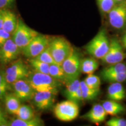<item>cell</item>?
Returning <instances> with one entry per match:
<instances>
[{
  "instance_id": "obj_36",
  "label": "cell",
  "mask_w": 126,
  "mask_h": 126,
  "mask_svg": "<svg viewBox=\"0 0 126 126\" xmlns=\"http://www.w3.org/2000/svg\"><path fill=\"white\" fill-rule=\"evenodd\" d=\"M9 122L4 116V113L0 110V126H9Z\"/></svg>"
},
{
  "instance_id": "obj_14",
  "label": "cell",
  "mask_w": 126,
  "mask_h": 126,
  "mask_svg": "<svg viewBox=\"0 0 126 126\" xmlns=\"http://www.w3.org/2000/svg\"><path fill=\"white\" fill-rule=\"evenodd\" d=\"M107 113L104 109L102 105L100 104H96L90 110L82 116L83 119L88 120L93 123L98 124L104 122L106 119Z\"/></svg>"
},
{
  "instance_id": "obj_8",
  "label": "cell",
  "mask_w": 126,
  "mask_h": 126,
  "mask_svg": "<svg viewBox=\"0 0 126 126\" xmlns=\"http://www.w3.org/2000/svg\"><path fill=\"white\" fill-rule=\"evenodd\" d=\"M29 74L28 68L20 60L12 63L5 71L6 80L9 84H12L18 80L28 78Z\"/></svg>"
},
{
  "instance_id": "obj_31",
  "label": "cell",
  "mask_w": 126,
  "mask_h": 126,
  "mask_svg": "<svg viewBox=\"0 0 126 126\" xmlns=\"http://www.w3.org/2000/svg\"><path fill=\"white\" fill-rule=\"evenodd\" d=\"M9 83L7 82L5 78V72L0 70V99H4L8 89Z\"/></svg>"
},
{
  "instance_id": "obj_5",
  "label": "cell",
  "mask_w": 126,
  "mask_h": 126,
  "mask_svg": "<svg viewBox=\"0 0 126 126\" xmlns=\"http://www.w3.org/2000/svg\"><path fill=\"white\" fill-rule=\"evenodd\" d=\"M79 112L78 103L68 100L57 103L54 108L56 117L62 122H71L78 117Z\"/></svg>"
},
{
  "instance_id": "obj_23",
  "label": "cell",
  "mask_w": 126,
  "mask_h": 126,
  "mask_svg": "<svg viewBox=\"0 0 126 126\" xmlns=\"http://www.w3.org/2000/svg\"><path fill=\"white\" fill-rule=\"evenodd\" d=\"M15 115L19 119L22 120H29L35 117L33 109L31 106L26 105H20Z\"/></svg>"
},
{
  "instance_id": "obj_6",
  "label": "cell",
  "mask_w": 126,
  "mask_h": 126,
  "mask_svg": "<svg viewBox=\"0 0 126 126\" xmlns=\"http://www.w3.org/2000/svg\"><path fill=\"white\" fill-rule=\"evenodd\" d=\"M39 33L31 29L24 23L22 20H18L16 28L12 34V39L20 50L23 49Z\"/></svg>"
},
{
  "instance_id": "obj_35",
  "label": "cell",
  "mask_w": 126,
  "mask_h": 126,
  "mask_svg": "<svg viewBox=\"0 0 126 126\" xmlns=\"http://www.w3.org/2000/svg\"><path fill=\"white\" fill-rule=\"evenodd\" d=\"M15 0H0V9H8L11 7Z\"/></svg>"
},
{
  "instance_id": "obj_9",
  "label": "cell",
  "mask_w": 126,
  "mask_h": 126,
  "mask_svg": "<svg viewBox=\"0 0 126 126\" xmlns=\"http://www.w3.org/2000/svg\"><path fill=\"white\" fill-rule=\"evenodd\" d=\"M124 57L125 54L122 45L117 39H113L110 42L108 52L101 60L106 64L111 65L122 62Z\"/></svg>"
},
{
  "instance_id": "obj_12",
  "label": "cell",
  "mask_w": 126,
  "mask_h": 126,
  "mask_svg": "<svg viewBox=\"0 0 126 126\" xmlns=\"http://www.w3.org/2000/svg\"><path fill=\"white\" fill-rule=\"evenodd\" d=\"M14 93L20 101L26 102L33 97L35 91L31 86L27 79H20L12 83Z\"/></svg>"
},
{
  "instance_id": "obj_13",
  "label": "cell",
  "mask_w": 126,
  "mask_h": 126,
  "mask_svg": "<svg viewBox=\"0 0 126 126\" xmlns=\"http://www.w3.org/2000/svg\"><path fill=\"white\" fill-rule=\"evenodd\" d=\"M57 94L49 91L35 92L33 101L35 106L40 110H47L54 105Z\"/></svg>"
},
{
  "instance_id": "obj_26",
  "label": "cell",
  "mask_w": 126,
  "mask_h": 126,
  "mask_svg": "<svg viewBox=\"0 0 126 126\" xmlns=\"http://www.w3.org/2000/svg\"><path fill=\"white\" fill-rule=\"evenodd\" d=\"M80 82L81 81H79V79L77 78L66 82L67 84H66V88L64 91V94L67 98L79 89Z\"/></svg>"
},
{
  "instance_id": "obj_10",
  "label": "cell",
  "mask_w": 126,
  "mask_h": 126,
  "mask_svg": "<svg viewBox=\"0 0 126 126\" xmlns=\"http://www.w3.org/2000/svg\"><path fill=\"white\" fill-rule=\"evenodd\" d=\"M110 25L115 29H122L126 22V4L120 2L115 5L109 12Z\"/></svg>"
},
{
  "instance_id": "obj_20",
  "label": "cell",
  "mask_w": 126,
  "mask_h": 126,
  "mask_svg": "<svg viewBox=\"0 0 126 126\" xmlns=\"http://www.w3.org/2000/svg\"><path fill=\"white\" fill-rule=\"evenodd\" d=\"M99 63L94 58H86L81 60V72L86 74H91L98 68Z\"/></svg>"
},
{
  "instance_id": "obj_25",
  "label": "cell",
  "mask_w": 126,
  "mask_h": 126,
  "mask_svg": "<svg viewBox=\"0 0 126 126\" xmlns=\"http://www.w3.org/2000/svg\"><path fill=\"white\" fill-rule=\"evenodd\" d=\"M116 73H126V65L125 64L122 62L111 64L102 71L101 75Z\"/></svg>"
},
{
  "instance_id": "obj_28",
  "label": "cell",
  "mask_w": 126,
  "mask_h": 126,
  "mask_svg": "<svg viewBox=\"0 0 126 126\" xmlns=\"http://www.w3.org/2000/svg\"><path fill=\"white\" fill-rule=\"evenodd\" d=\"M102 78L106 81L109 82H120L126 80V73H116L102 75Z\"/></svg>"
},
{
  "instance_id": "obj_7",
  "label": "cell",
  "mask_w": 126,
  "mask_h": 126,
  "mask_svg": "<svg viewBox=\"0 0 126 126\" xmlns=\"http://www.w3.org/2000/svg\"><path fill=\"white\" fill-rule=\"evenodd\" d=\"M50 41V39L48 36L38 34L21 51L27 58H35L48 46Z\"/></svg>"
},
{
  "instance_id": "obj_30",
  "label": "cell",
  "mask_w": 126,
  "mask_h": 126,
  "mask_svg": "<svg viewBox=\"0 0 126 126\" xmlns=\"http://www.w3.org/2000/svg\"><path fill=\"white\" fill-rule=\"evenodd\" d=\"M85 82L88 86L94 89H100V79L99 77L92 74H88L87 77L85 79Z\"/></svg>"
},
{
  "instance_id": "obj_3",
  "label": "cell",
  "mask_w": 126,
  "mask_h": 126,
  "mask_svg": "<svg viewBox=\"0 0 126 126\" xmlns=\"http://www.w3.org/2000/svg\"><path fill=\"white\" fill-rule=\"evenodd\" d=\"M48 47L55 61L61 65L72 48L70 42L63 37H56L50 40Z\"/></svg>"
},
{
  "instance_id": "obj_39",
  "label": "cell",
  "mask_w": 126,
  "mask_h": 126,
  "mask_svg": "<svg viewBox=\"0 0 126 126\" xmlns=\"http://www.w3.org/2000/svg\"><path fill=\"white\" fill-rule=\"evenodd\" d=\"M115 1H116V3H120L123 2L124 0H115Z\"/></svg>"
},
{
  "instance_id": "obj_22",
  "label": "cell",
  "mask_w": 126,
  "mask_h": 126,
  "mask_svg": "<svg viewBox=\"0 0 126 126\" xmlns=\"http://www.w3.org/2000/svg\"><path fill=\"white\" fill-rule=\"evenodd\" d=\"M49 75L60 82H67V77L62 66L59 64H51L49 67Z\"/></svg>"
},
{
  "instance_id": "obj_37",
  "label": "cell",
  "mask_w": 126,
  "mask_h": 126,
  "mask_svg": "<svg viewBox=\"0 0 126 126\" xmlns=\"http://www.w3.org/2000/svg\"><path fill=\"white\" fill-rule=\"evenodd\" d=\"M122 42H123V47L126 49V32L125 33V34H124L123 37Z\"/></svg>"
},
{
  "instance_id": "obj_18",
  "label": "cell",
  "mask_w": 126,
  "mask_h": 126,
  "mask_svg": "<svg viewBox=\"0 0 126 126\" xmlns=\"http://www.w3.org/2000/svg\"><path fill=\"white\" fill-rule=\"evenodd\" d=\"M102 106L107 114L110 116H116L125 110V108L122 104L115 100H110L104 102Z\"/></svg>"
},
{
  "instance_id": "obj_1",
  "label": "cell",
  "mask_w": 126,
  "mask_h": 126,
  "mask_svg": "<svg viewBox=\"0 0 126 126\" xmlns=\"http://www.w3.org/2000/svg\"><path fill=\"white\" fill-rule=\"evenodd\" d=\"M27 81L35 92L49 91L57 94L61 82L47 74L34 72L29 73Z\"/></svg>"
},
{
  "instance_id": "obj_2",
  "label": "cell",
  "mask_w": 126,
  "mask_h": 126,
  "mask_svg": "<svg viewBox=\"0 0 126 126\" xmlns=\"http://www.w3.org/2000/svg\"><path fill=\"white\" fill-rule=\"evenodd\" d=\"M109 45L110 42L106 31L102 29L86 45V50L93 57L102 59L108 52Z\"/></svg>"
},
{
  "instance_id": "obj_34",
  "label": "cell",
  "mask_w": 126,
  "mask_h": 126,
  "mask_svg": "<svg viewBox=\"0 0 126 126\" xmlns=\"http://www.w3.org/2000/svg\"><path fill=\"white\" fill-rule=\"evenodd\" d=\"M11 34L3 29H0V47L2 46L5 42L11 37Z\"/></svg>"
},
{
  "instance_id": "obj_21",
  "label": "cell",
  "mask_w": 126,
  "mask_h": 126,
  "mask_svg": "<svg viewBox=\"0 0 126 126\" xmlns=\"http://www.w3.org/2000/svg\"><path fill=\"white\" fill-rule=\"evenodd\" d=\"M80 89L81 90L83 100L94 99L97 96L100 91V89H94L88 86L84 81L80 82Z\"/></svg>"
},
{
  "instance_id": "obj_11",
  "label": "cell",
  "mask_w": 126,
  "mask_h": 126,
  "mask_svg": "<svg viewBox=\"0 0 126 126\" xmlns=\"http://www.w3.org/2000/svg\"><path fill=\"white\" fill-rule=\"evenodd\" d=\"M21 50L10 37L0 47V63L7 64L17 59Z\"/></svg>"
},
{
  "instance_id": "obj_4",
  "label": "cell",
  "mask_w": 126,
  "mask_h": 126,
  "mask_svg": "<svg viewBox=\"0 0 126 126\" xmlns=\"http://www.w3.org/2000/svg\"><path fill=\"white\" fill-rule=\"evenodd\" d=\"M81 59L79 54L72 47L70 54L61 65L67 77V82L79 78L81 73Z\"/></svg>"
},
{
  "instance_id": "obj_32",
  "label": "cell",
  "mask_w": 126,
  "mask_h": 126,
  "mask_svg": "<svg viewBox=\"0 0 126 126\" xmlns=\"http://www.w3.org/2000/svg\"><path fill=\"white\" fill-rule=\"evenodd\" d=\"M108 126H126V120L124 118L114 117L106 123Z\"/></svg>"
},
{
  "instance_id": "obj_38",
  "label": "cell",
  "mask_w": 126,
  "mask_h": 126,
  "mask_svg": "<svg viewBox=\"0 0 126 126\" xmlns=\"http://www.w3.org/2000/svg\"><path fill=\"white\" fill-rule=\"evenodd\" d=\"M2 15L1 13V11H0V29H2Z\"/></svg>"
},
{
  "instance_id": "obj_27",
  "label": "cell",
  "mask_w": 126,
  "mask_h": 126,
  "mask_svg": "<svg viewBox=\"0 0 126 126\" xmlns=\"http://www.w3.org/2000/svg\"><path fill=\"white\" fill-rule=\"evenodd\" d=\"M35 59L39 60L42 62L50 64V65H51V64H57V63L53 59L48 46L46 48H45L40 54H39L37 57H36Z\"/></svg>"
},
{
  "instance_id": "obj_19",
  "label": "cell",
  "mask_w": 126,
  "mask_h": 126,
  "mask_svg": "<svg viewBox=\"0 0 126 126\" xmlns=\"http://www.w3.org/2000/svg\"><path fill=\"white\" fill-rule=\"evenodd\" d=\"M45 126L43 121L40 118L35 116L29 120H22L17 118L16 119L9 122V126Z\"/></svg>"
},
{
  "instance_id": "obj_16",
  "label": "cell",
  "mask_w": 126,
  "mask_h": 126,
  "mask_svg": "<svg viewBox=\"0 0 126 126\" xmlns=\"http://www.w3.org/2000/svg\"><path fill=\"white\" fill-rule=\"evenodd\" d=\"M125 96V89L120 82H112L109 86L108 97L110 100L119 102L123 100Z\"/></svg>"
},
{
  "instance_id": "obj_29",
  "label": "cell",
  "mask_w": 126,
  "mask_h": 126,
  "mask_svg": "<svg viewBox=\"0 0 126 126\" xmlns=\"http://www.w3.org/2000/svg\"><path fill=\"white\" fill-rule=\"evenodd\" d=\"M97 5L100 11L104 14H108L116 5L115 0H97Z\"/></svg>"
},
{
  "instance_id": "obj_15",
  "label": "cell",
  "mask_w": 126,
  "mask_h": 126,
  "mask_svg": "<svg viewBox=\"0 0 126 126\" xmlns=\"http://www.w3.org/2000/svg\"><path fill=\"white\" fill-rule=\"evenodd\" d=\"M2 15V29L11 34L14 33L18 23V19L13 12L8 9H0Z\"/></svg>"
},
{
  "instance_id": "obj_24",
  "label": "cell",
  "mask_w": 126,
  "mask_h": 126,
  "mask_svg": "<svg viewBox=\"0 0 126 126\" xmlns=\"http://www.w3.org/2000/svg\"><path fill=\"white\" fill-rule=\"evenodd\" d=\"M29 63L35 72L49 74L50 64L42 62L35 58L30 59Z\"/></svg>"
},
{
  "instance_id": "obj_17",
  "label": "cell",
  "mask_w": 126,
  "mask_h": 126,
  "mask_svg": "<svg viewBox=\"0 0 126 126\" xmlns=\"http://www.w3.org/2000/svg\"><path fill=\"white\" fill-rule=\"evenodd\" d=\"M5 103L7 111L11 114H15L21 105L20 100L15 94H7L4 97Z\"/></svg>"
},
{
  "instance_id": "obj_33",
  "label": "cell",
  "mask_w": 126,
  "mask_h": 126,
  "mask_svg": "<svg viewBox=\"0 0 126 126\" xmlns=\"http://www.w3.org/2000/svg\"><path fill=\"white\" fill-rule=\"evenodd\" d=\"M68 100H72L76 103H79V102L82 101L83 98H82V92L81 89H79L78 91H77L76 92L72 94L67 98Z\"/></svg>"
}]
</instances>
